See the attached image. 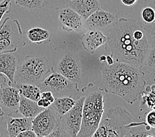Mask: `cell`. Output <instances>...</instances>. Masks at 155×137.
<instances>
[{
  "instance_id": "6da1fadb",
  "label": "cell",
  "mask_w": 155,
  "mask_h": 137,
  "mask_svg": "<svg viewBox=\"0 0 155 137\" xmlns=\"http://www.w3.org/2000/svg\"><path fill=\"white\" fill-rule=\"evenodd\" d=\"M105 35L106 50L116 62L143 67L150 47L141 22L120 18Z\"/></svg>"
},
{
  "instance_id": "7a4b0ae2",
  "label": "cell",
  "mask_w": 155,
  "mask_h": 137,
  "mask_svg": "<svg viewBox=\"0 0 155 137\" xmlns=\"http://www.w3.org/2000/svg\"><path fill=\"white\" fill-rule=\"evenodd\" d=\"M102 81L99 89L120 96L133 104L144 92L147 82L141 69L122 62L109 65L102 63L100 67Z\"/></svg>"
},
{
  "instance_id": "3957f363",
  "label": "cell",
  "mask_w": 155,
  "mask_h": 137,
  "mask_svg": "<svg viewBox=\"0 0 155 137\" xmlns=\"http://www.w3.org/2000/svg\"><path fill=\"white\" fill-rule=\"evenodd\" d=\"M53 71V64L47 57L27 55L19 61L14 80L16 83L31 84L38 86Z\"/></svg>"
},
{
  "instance_id": "277c9868",
  "label": "cell",
  "mask_w": 155,
  "mask_h": 137,
  "mask_svg": "<svg viewBox=\"0 0 155 137\" xmlns=\"http://www.w3.org/2000/svg\"><path fill=\"white\" fill-rule=\"evenodd\" d=\"M133 117L120 106L110 108L103 114L97 130L92 137H125L133 123Z\"/></svg>"
},
{
  "instance_id": "5b68a950",
  "label": "cell",
  "mask_w": 155,
  "mask_h": 137,
  "mask_svg": "<svg viewBox=\"0 0 155 137\" xmlns=\"http://www.w3.org/2000/svg\"><path fill=\"white\" fill-rule=\"evenodd\" d=\"M104 113V96L101 90L91 92L84 99L82 123L77 137H92L97 130Z\"/></svg>"
},
{
  "instance_id": "8992f818",
  "label": "cell",
  "mask_w": 155,
  "mask_h": 137,
  "mask_svg": "<svg viewBox=\"0 0 155 137\" xmlns=\"http://www.w3.org/2000/svg\"><path fill=\"white\" fill-rule=\"evenodd\" d=\"M25 45L19 21L5 18L0 27V54L16 52L18 48Z\"/></svg>"
},
{
  "instance_id": "52a82bcc",
  "label": "cell",
  "mask_w": 155,
  "mask_h": 137,
  "mask_svg": "<svg viewBox=\"0 0 155 137\" xmlns=\"http://www.w3.org/2000/svg\"><path fill=\"white\" fill-rule=\"evenodd\" d=\"M54 71L61 74L77 85L80 84L83 73L77 51L73 49L66 50L57 63Z\"/></svg>"
},
{
  "instance_id": "ba28073f",
  "label": "cell",
  "mask_w": 155,
  "mask_h": 137,
  "mask_svg": "<svg viewBox=\"0 0 155 137\" xmlns=\"http://www.w3.org/2000/svg\"><path fill=\"white\" fill-rule=\"evenodd\" d=\"M38 87L42 92H51L55 98L71 97V95L79 91L78 85L56 71L51 72Z\"/></svg>"
},
{
  "instance_id": "9c48e42d",
  "label": "cell",
  "mask_w": 155,
  "mask_h": 137,
  "mask_svg": "<svg viewBox=\"0 0 155 137\" xmlns=\"http://www.w3.org/2000/svg\"><path fill=\"white\" fill-rule=\"evenodd\" d=\"M0 107L5 116H12L19 112L21 95L4 75L0 74Z\"/></svg>"
},
{
  "instance_id": "30bf717a",
  "label": "cell",
  "mask_w": 155,
  "mask_h": 137,
  "mask_svg": "<svg viewBox=\"0 0 155 137\" xmlns=\"http://www.w3.org/2000/svg\"><path fill=\"white\" fill-rule=\"evenodd\" d=\"M32 123V129L38 136H46L61 125V117L48 107L33 118Z\"/></svg>"
},
{
  "instance_id": "8fae6325",
  "label": "cell",
  "mask_w": 155,
  "mask_h": 137,
  "mask_svg": "<svg viewBox=\"0 0 155 137\" xmlns=\"http://www.w3.org/2000/svg\"><path fill=\"white\" fill-rule=\"evenodd\" d=\"M85 98L86 96H82L77 99L72 109L61 117V127L69 137H77L80 131Z\"/></svg>"
},
{
  "instance_id": "7c38bea8",
  "label": "cell",
  "mask_w": 155,
  "mask_h": 137,
  "mask_svg": "<svg viewBox=\"0 0 155 137\" xmlns=\"http://www.w3.org/2000/svg\"><path fill=\"white\" fill-rule=\"evenodd\" d=\"M118 21L116 15L100 9L84 21L85 31H97L105 34Z\"/></svg>"
},
{
  "instance_id": "4fadbf2b",
  "label": "cell",
  "mask_w": 155,
  "mask_h": 137,
  "mask_svg": "<svg viewBox=\"0 0 155 137\" xmlns=\"http://www.w3.org/2000/svg\"><path fill=\"white\" fill-rule=\"evenodd\" d=\"M59 21L64 31L81 32L84 30V19L79 13L69 7L60 9Z\"/></svg>"
},
{
  "instance_id": "5bb4252c",
  "label": "cell",
  "mask_w": 155,
  "mask_h": 137,
  "mask_svg": "<svg viewBox=\"0 0 155 137\" xmlns=\"http://www.w3.org/2000/svg\"><path fill=\"white\" fill-rule=\"evenodd\" d=\"M83 48L88 53L94 54L98 47L106 43L107 38L104 33L97 31H87L81 38Z\"/></svg>"
},
{
  "instance_id": "9a60e30c",
  "label": "cell",
  "mask_w": 155,
  "mask_h": 137,
  "mask_svg": "<svg viewBox=\"0 0 155 137\" xmlns=\"http://www.w3.org/2000/svg\"><path fill=\"white\" fill-rule=\"evenodd\" d=\"M18 63L16 55L13 53L0 54V74L6 77L11 84L15 83Z\"/></svg>"
},
{
  "instance_id": "2e32d148",
  "label": "cell",
  "mask_w": 155,
  "mask_h": 137,
  "mask_svg": "<svg viewBox=\"0 0 155 137\" xmlns=\"http://www.w3.org/2000/svg\"><path fill=\"white\" fill-rule=\"evenodd\" d=\"M68 7L79 13L84 21L97 11L101 9L98 0H72Z\"/></svg>"
},
{
  "instance_id": "e0dca14e",
  "label": "cell",
  "mask_w": 155,
  "mask_h": 137,
  "mask_svg": "<svg viewBox=\"0 0 155 137\" xmlns=\"http://www.w3.org/2000/svg\"><path fill=\"white\" fill-rule=\"evenodd\" d=\"M7 130L10 136H17L21 132L32 129L31 118L6 116Z\"/></svg>"
},
{
  "instance_id": "ac0fdd59",
  "label": "cell",
  "mask_w": 155,
  "mask_h": 137,
  "mask_svg": "<svg viewBox=\"0 0 155 137\" xmlns=\"http://www.w3.org/2000/svg\"><path fill=\"white\" fill-rule=\"evenodd\" d=\"M44 109L43 107L38 106L36 102L21 96L19 107V112L23 117L33 119Z\"/></svg>"
},
{
  "instance_id": "d6986e66",
  "label": "cell",
  "mask_w": 155,
  "mask_h": 137,
  "mask_svg": "<svg viewBox=\"0 0 155 137\" xmlns=\"http://www.w3.org/2000/svg\"><path fill=\"white\" fill-rule=\"evenodd\" d=\"M12 86L17 88L19 90L21 96L31 99V100L37 102L41 96L42 91L40 88L34 84L16 83L11 84Z\"/></svg>"
},
{
  "instance_id": "ffe728a7",
  "label": "cell",
  "mask_w": 155,
  "mask_h": 137,
  "mask_svg": "<svg viewBox=\"0 0 155 137\" xmlns=\"http://www.w3.org/2000/svg\"><path fill=\"white\" fill-rule=\"evenodd\" d=\"M76 103L75 99L71 97H61L55 98L54 102L50 106V108L52 109L59 116L61 117L65 113H67Z\"/></svg>"
},
{
  "instance_id": "44dd1931",
  "label": "cell",
  "mask_w": 155,
  "mask_h": 137,
  "mask_svg": "<svg viewBox=\"0 0 155 137\" xmlns=\"http://www.w3.org/2000/svg\"><path fill=\"white\" fill-rule=\"evenodd\" d=\"M27 39L32 43L42 44L48 43L51 39L50 32L46 29L40 27L32 28L27 33Z\"/></svg>"
},
{
  "instance_id": "7402d4cb",
  "label": "cell",
  "mask_w": 155,
  "mask_h": 137,
  "mask_svg": "<svg viewBox=\"0 0 155 137\" xmlns=\"http://www.w3.org/2000/svg\"><path fill=\"white\" fill-rule=\"evenodd\" d=\"M150 132V127L145 125V122L133 123L125 137H144Z\"/></svg>"
},
{
  "instance_id": "603a6c76",
  "label": "cell",
  "mask_w": 155,
  "mask_h": 137,
  "mask_svg": "<svg viewBox=\"0 0 155 137\" xmlns=\"http://www.w3.org/2000/svg\"><path fill=\"white\" fill-rule=\"evenodd\" d=\"M19 7L30 11H36L44 7L45 0H13Z\"/></svg>"
},
{
  "instance_id": "cb8c5ba5",
  "label": "cell",
  "mask_w": 155,
  "mask_h": 137,
  "mask_svg": "<svg viewBox=\"0 0 155 137\" xmlns=\"http://www.w3.org/2000/svg\"><path fill=\"white\" fill-rule=\"evenodd\" d=\"M149 89L145 86L146 93H143L142 96V104L147 105L149 108L155 109V84L149 86Z\"/></svg>"
},
{
  "instance_id": "d4e9b609",
  "label": "cell",
  "mask_w": 155,
  "mask_h": 137,
  "mask_svg": "<svg viewBox=\"0 0 155 137\" xmlns=\"http://www.w3.org/2000/svg\"><path fill=\"white\" fill-rule=\"evenodd\" d=\"M143 67H145L150 73L155 75V47H150Z\"/></svg>"
},
{
  "instance_id": "484cf974",
  "label": "cell",
  "mask_w": 155,
  "mask_h": 137,
  "mask_svg": "<svg viewBox=\"0 0 155 137\" xmlns=\"http://www.w3.org/2000/svg\"><path fill=\"white\" fill-rule=\"evenodd\" d=\"M143 27L150 47H155V22L153 23H142Z\"/></svg>"
},
{
  "instance_id": "4316f807",
  "label": "cell",
  "mask_w": 155,
  "mask_h": 137,
  "mask_svg": "<svg viewBox=\"0 0 155 137\" xmlns=\"http://www.w3.org/2000/svg\"><path fill=\"white\" fill-rule=\"evenodd\" d=\"M72 0H45L44 7L48 8L61 9L68 7L69 3Z\"/></svg>"
},
{
  "instance_id": "83f0119b",
  "label": "cell",
  "mask_w": 155,
  "mask_h": 137,
  "mask_svg": "<svg viewBox=\"0 0 155 137\" xmlns=\"http://www.w3.org/2000/svg\"><path fill=\"white\" fill-rule=\"evenodd\" d=\"M141 17L144 23H154L155 22V9L151 7H145L142 10Z\"/></svg>"
},
{
  "instance_id": "f1b7e54d",
  "label": "cell",
  "mask_w": 155,
  "mask_h": 137,
  "mask_svg": "<svg viewBox=\"0 0 155 137\" xmlns=\"http://www.w3.org/2000/svg\"><path fill=\"white\" fill-rule=\"evenodd\" d=\"M12 0H4L0 3V23L5 14L11 12Z\"/></svg>"
},
{
  "instance_id": "f546056e",
  "label": "cell",
  "mask_w": 155,
  "mask_h": 137,
  "mask_svg": "<svg viewBox=\"0 0 155 137\" xmlns=\"http://www.w3.org/2000/svg\"><path fill=\"white\" fill-rule=\"evenodd\" d=\"M0 137H10L7 130L6 116H0Z\"/></svg>"
},
{
  "instance_id": "4dcf8cb0",
  "label": "cell",
  "mask_w": 155,
  "mask_h": 137,
  "mask_svg": "<svg viewBox=\"0 0 155 137\" xmlns=\"http://www.w3.org/2000/svg\"><path fill=\"white\" fill-rule=\"evenodd\" d=\"M145 125L150 128H155V109H152L146 114Z\"/></svg>"
},
{
  "instance_id": "1f68e13d",
  "label": "cell",
  "mask_w": 155,
  "mask_h": 137,
  "mask_svg": "<svg viewBox=\"0 0 155 137\" xmlns=\"http://www.w3.org/2000/svg\"><path fill=\"white\" fill-rule=\"evenodd\" d=\"M37 137H42V136H37ZM43 137H69V135L67 134L64 129H63L61 127H58L56 129L51 132L50 134H49L46 136H43Z\"/></svg>"
},
{
  "instance_id": "d6a6232c",
  "label": "cell",
  "mask_w": 155,
  "mask_h": 137,
  "mask_svg": "<svg viewBox=\"0 0 155 137\" xmlns=\"http://www.w3.org/2000/svg\"><path fill=\"white\" fill-rule=\"evenodd\" d=\"M40 98L45 99V100H47V101L51 102V104H52V103L55 100V97L54 96V95L52 94L51 92H50L49 91L42 92L41 96H40Z\"/></svg>"
},
{
  "instance_id": "836d02e7",
  "label": "cell",
  "mask_w": 155,
  "mask_h": 137,
  "mask_svg": "<svg viewBox=\"0 0 155 137\" xmlns=\"http://www.w3.org/2000/svg\"><path fill=\"white\" fill-rule=\"evenodd\" d=\"M37 135L35 132L31 129V130H27L19 133L16 137H37Z\"/></svg>"
},
{
  "instance_id": "e575fe53",
  "label": "cell",
  "mask_w": 155,
  "mask_h": 137,
  "mask_svg": "<svg viewBox=\"0 0 155 137\" xmlns=\"http://www.w3.org/2000/svg\"><path fill=\"white\" fill-rule=\"evenodd\" d=\"M121 2L125 5L128 7H132L136 4L137 2H138V0H121Z\"/></svg>"
},
{
  "instance_id": "d590c367",
  "label": "cell",
  "mask_w": 155,
  "mask_h": 137,
  "mask_svg": "<svg viewBox=\"0 0 155 137\" xmlns=\"http://www.w3.org/2000/svg\"><path fill=\"white\" fill-rule=\"evenodd\" d=\"M106 63L109 65H111L114 64V58L111 55H107V56H106Z\"/></svg>"
},
{
  "instance_id": "8d00e7d4",
  "label": "cell",
  "mask_w": 155,
  "mask_h": 137,
  "mask_svg": "<svg viewBox=\"0 0 155 137\" xmlns=\"http://www.w3.org/2000/svg\"><path fill=\"white\" fill-rule=\"evenodd\" d=\"M100 61L101 63H106V55H102L100 57Z\"/></svg>"
},
{
  "instance_id": "74e56055",
  "label": "cell",
  "mask_w": 155,
  "mask_h": 137,
  "mask_svg": "<svg viewBox=\"0 0 155 137\" xmlns=\"http://www.w3.org/2000/svg\"><path fill=\"white\" fill-rule=\"evenodd\" d=\"M144 137H155V135L154 134V133L153 132H149L148 134L146 135Z\"/></svg>"
},
{
  "instance_id": "f35d334b",
  "label": "cell",
  "mask_w": 155,
  "mask_h": 137,
  "mask_svg": "<svg viewBox=\"0 0 155 137\" xmlns=\"http://www.w3.org/2000/svg\"><path fill=\"white\" fill-rule=\"evenodd\" d=\"M151 1H152L154 5V7H155V0H151Z\"/></svg>"
},
{
  "instance_id": "ab89813d",
  "label": "cell",
  "mask_w": 155,
  "mask_h": 137,
  "mask_svg": "<svg viewBox=\"0 0 155 137\" xmlns=\"http://www.w3.org/2000/svg\"><path fill=\"white\" fill-rule=\"evenodd\" d=\"M3 1H4V0H0V3H1L2 2H3Z\"/></svg>"
},
{
  "instance_id": "60d3db41",
  "label": "cell",
  "mask_w": 155,
  "mask_h": 137,
  "mask_svg": "<svg viewBox=\"0 0 155 137\" xmlns=\"http://www.w3.org/2000/svg\"><path fill=\"white\" fill-rule=\"evenodd\" d=\"M10 137H16V136H10Z\"/></svg>"
},
{
  "instance_id": "b9f144b4",
  "label": "cell",
  "mask_w": 155,
  "mask_h": 137,
  "mask_svg": "<svg viewBox=\"0 0 155 137\" xmlns=\"http://www.w3.org/2000/svg\"><path fill=\"white\" fill-rule=\"evenodd\" d=\"M154 9H155V7H154Z\"/></svg>"
}]
</instances>
